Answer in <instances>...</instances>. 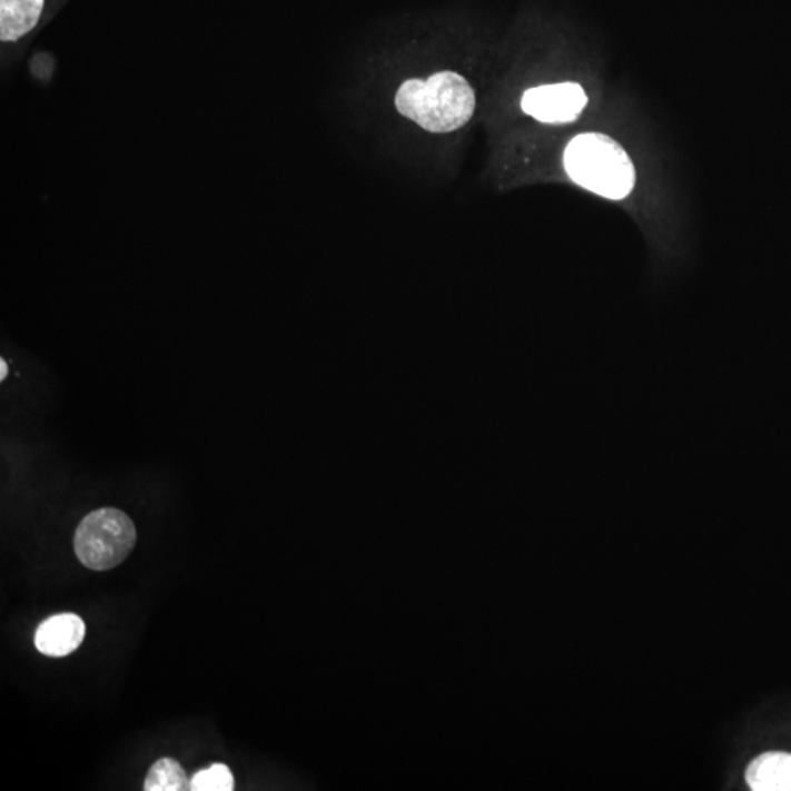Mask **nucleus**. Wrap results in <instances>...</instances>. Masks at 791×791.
<instances>
[{
	"mask_svg": "<svg viewBox=\"0 0 791 791\" xmlns=\"http://www.w3.org/2000/svg\"><path fill=\"white\" fill-rule=\"evenodd\" d=\"M136 543L137 530L131 517L115 507H101L88 513L73 536L78 560L96 572L119 566L131 554Z\"/></svg>",
	"mask_w": 791,
	"mask_h": 791,
	"instance_id": "nucleus-3",
	"label": "nucleus"
},
{
	"mask_svg": "<svg viewBox=\"0 0 791 791\" xmlns=\"http://www.w3.org/2000/svg\"><path fill=\"white\" fill-rule=\"evenodd\" d=\"M234 774L224 763H215L207 770L198 771L191 779L192 791H233Z\"/></svg>",
	"mask_w": 791,
	"mask_h": 791,
	"instance_id": "nucleus-9",
	"label": "nucleus"
},
{
	"mask_svg": "<svg viewBox=\"0 0 791 791\" xmlns=\"http://www.w3.org/2000/svg\"><path fill=\"white\" fill-rule=\"evenodd\" d=\"M45 0H0V40L16 41L34 29Z\"/></svg>",
	"mask_w": 791,
	"mask_h": 791,
	"instance_id": "nucleus-7",
	"label": "nucleus"
},
{
	"mask_svg": "<svg viewBox=\"0 0 791 791\" xmlns=\"http://www.w3.org/2000/svg\"><path fill=\"white\" fill-rule=\"evenodd\" d=\"M746 783L753 791L791 790V753L768 752L749 763Z\"/></svg>",
	"mask_w": 791,
	"mask_h": 791,
	"instance_id": "nucleus-6",
	"label": "nucleus"
},
{
	"mask_svg": "<svg viewBox=\"0 0 791 791\" xmlns=\"http://www.w3.org/2000/svg\"><path fill=\"white\" fill-rule=\"evenodd\" d=\"M475 92L459 73L443 71L428 80L405 81L396 95V108L425 131L447 134L465 127L475 112Z\"/></svg>",
	"mask_w": 791,
	"mask_h": 791,
	"instance_id": "nucleus-1",
	"label": "nucleus"
},
{
	"mask_svg": "<svg viewBox=\"0 0 791 791\" xmlns=\"http://www.w3.org/2000/svg\"><path fill=\"white\" fill-rule=\"evenodd\" d=\"M584 88L575 82L531 88L522 99V109L545 123H564L577 119L585 109Z\"/></svg>",
	"mask_w": 791,
	"mask_h": 791,
	"instance_id": "nucleus-4",
	"label": "nucleus"
},
{
	"mask_svg": "<svg viewBox=\"0 0 791 791\" xmlns=\"http://www.w3.org/2000/svg\"><path fill=\"white\" fill-rule=\"evenodd\" d=\"M0 368H2V374H0V378L4 380V377L8 376V365L4 363V359H0Z\"/></svg>",
	"mask_w": 791,
	"mask_h": 791,
	"instance_id": "nucleus-10",
	"label": "nucleus"
},
{
	"mask_svg": "<svg viewBox=\"0 0 791 791\" xmlns=\"http://www.w3.org/2000/svg\"><path fill=\"white\" fill-rule=\"evenodd\" d=\"M147 791H187L191 790V780L180 763L170 758L159 760L150 768L145 781Z\"/></svg>",
	"mask_w": 791,
	"mask_h": 791,
	"instance_id": "nucleus-8",
	"label": "nucleus"
},
{
	"mask_svg": "<svg viewBox=\"0 0 791 791\" xmlns=\"http://www.w3.org/2000/svg\"><path fill=\"white\" fill-rule=\"evenodd\" d=\"M86 636V624L80 615L63 613L52 615L37 627L34 644L48 656H67L78 650Z\"/></svg>",
	"mask_w": 791,
	"mask_h": 791,
	"instance_id": "nucleus-5",
	"label": "nucleus"
},
{
	"mask_svg": "<svg viewBox=\"0 0 791 791\" xmlns=\"http://www.w3.org/2000/svg\"><path fill=\"white\" fill-rule=\"evenodd\" d=\"M564 168L577 185L609 200H622L635 187L631 157L613 138L581 134L564 151Z\"/></svg>",
	"mask_w": 791,
	"mask_h": 791,
	"instance_id": "nucleus-2",
	"label": "nucleus"
}]
</instances>
